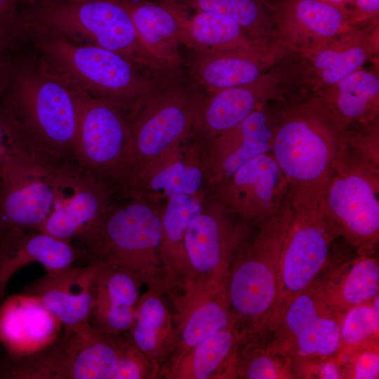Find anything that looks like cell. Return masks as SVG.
I'll return each instance as SVG.
<instances>
[{
	"instance_id": "484cf974",
	"label": "cell",
	"mask_w": 379,
	"mask_h": 379,
	"mask_svg": "<svg viewBox=\"0 0 379 379\" xmlns=\"http://www.w3.org/2000/svg\"><path fill=\"white\" fill-rule=\"evenodd\" d=\"M180 145L173 146L142 166L136 173L130 194L146 199L202 193L204 175L201 165L184 160Z\"/></svg>"
},
{
	"instance_id": "ee69618b",
	"label": "cell",
	"mask_w": 379,
	"mask_h": 379,
	"mask_svg": "<svg viewBox=\"0 0 379 379\" xmlns=\"http://www.w3.org/2000/svg\"><path fill=\"white\" fill-rule=\"evenodd\" d=\"M18 41L13 36L0 42V96L8 82Z\"/></svg>"
},
{
	"instance_id": "ab89813d",
	"label": "cell",
	"mask_w": 379,
	"mask_h": 379,
	"mask_svg": "<svg viewBox=\"0 0 379 379\" xmlns=\"http://www.w3.org/2000/svg\"><path fill=\"white\" fill-rule=\"evenodd\" d=\"M345 378L378 379L379 378V341L358 347L343 354H337Z\"/></svg>"
},
{
	"instance_id": "4316f807",
	"label": "cell",
	"mask_w": 379,
	"mask_h": 379,
	"mask_svg": "<svg viewBox=\"0 0 379 379\" xmlns=\"http://www.w3.org/2000/svg\"><path fill=\"white\" fill-rule=\"evenodd\" d=\"M205 202L203 193L176 194L167 199L161 210L160 253L171 293V300L180 293L187 271L185 237L187 226Z\"/></svg>"
},
{
	"instance_id": "836d02e7",
	"label": "cell",
	"mask_w": 379,
	"mask_h": 379,
	"mask_svg": "<svg viewBox=\"0 0 379 379\" xmlns=\"http://www.w3.org/2000/svg\"><path fill=\"white\" fill-rule=\"evenodd\" d=\"M180 41L190 51L202 53L248 48L262 42L252 39L234 20L201 11L184 19Z\"/></svg>"
},
{
	"instance_id": "9a60e30c",
	"label": "cell",
	"mask_w": 379,
	"mask_h": 379,
	"mask_svg": "<svg viewBox=\"0 0 379 379\" xmlns=\"http://www.w3.org/2000/svg\"><path fill=\"white\" fill-rule=\"evenodd\" d=\"M213 188L216 199L251 225L274 215L291 196L285 175L271 152L248 160Z\"/></svg>"
},
{
	"instance_id": "f546056e",
	"label": "cell",
	"mask_w": 379,
	"mask_h": 379,
	"mask_svg": "<svg viewBox=\"0 0 379 379\" xmlns=\"http://www.w3.org/2000/svg\"><path fill=\"white\" fill-rule=\"evenodd\" d=\"M240 335L235 326L208 336L162 373L166 379H234Z\"/></svg>"
},
{
	"instance_id": "277c9868",
	"label": "cell",
	"mask_w": 379,
	"mask_h": 379,
	"mask_svg": "<svg viewBox=\"0 0 379 379\" xmlns=\"http://www.w3.org/2000/svg\"><path fill=\"white\" fill-rule=\"evenodd\" d=\"M17 27L38 30L73 44L114 51L161 77L178 75L145 51L130 14L120 0L30 2L20 7Z\"/></svg>"
},
{
	"instance_id": "5b68a950",
	"label": "cell",
	"mask_w": 379,
	"mask_h": 379,
	"mask_svg": "<svg viewBox=\"0 0 379 379\" xmlns=\"http://www.w3.org/2000/svg\"><path fill=\"white\" fill-rule=\"evenodd\" d=\"M293 213L290 196L274 215L258 225L232 263L224 288L241 340L268 339L281 253Z\"/></svg>"
},
{
	"instance_id": "2e32d148",
	"label": "cell",
	"mask_w": 379,
	"mask_h": 379,
	"mask_svg": "<svg viewBox=\"0 0 379 379\" xmlns=\"http://www.w3.org/2000/svg\"><path fill=\"white\" fill-rule=\"evenodd\" d=\"M284 102H271L262 105L208 144V151L201 163L208 185L214 187L248 160L271 152Z\"/></svg>"
},
{
	"instance_id": "d6986e66",
	"label": "cell",
	"mask_w": 379,
	"mask_h": 379,
	"mask_svg": "<svg viewBox=\"0 0 379 379\" xmlns=\"http://www.w3.org/2000/svg\"><path fill=\"white\" fill-rule=\"evenodd\" d=\"M274 36L292 52L310 54L351 27L346 12L322 0L270 1Z\"/></svg>"
},
{
	"instance_id": "83f0119b",
	"label": "cell",
	"mask_w": 379,
	"mask_h": 379,
	"mask_svg": "<svg viewBox=\"0 0 379 379\" xmlns=\"http://www.w3.org/2000/svg\"><path fill=\"white\" fill-rule=\"evenodd\" d=\"M166 298L150 288L140 295L128 331L134 343L152 361L158 378L172 353L176 332L173 310Z\"/></svg>"
},
{
	"instance_id": "d4e9b609",
	"label": "cell",
	"mask_w": 379,
	"mask_h": 379,
	"mask_svg": "<svg viewBox=\"0 0 379 379\" xmlns=\"http://www.w3.org/2000/svg\"><path fill=\"white\" fill-rule=\"evenodd\" d=\"M114 195L86 172L67 199L48 218L40 231L55 237L81 241L100 224Z\"/></svg>"
},
{
	"instance_id": "52a82bcc",
	"label": "cell",
	"mask_w": 379,
	"mask_h": 379,
	"mask_svg": "<svg viewBox=\"0 0 379 379\" xmlns=\"http://www.w3.org/2000/svg\"><path fill=\"white\" fill-rule=\"evenodd\" d=\"M252 233V225L239 219L218 199L205 201L185 233L187 271L183 288L172 302L175 317L224 288L237 252Z\"/></svg>"
},
{
	"instance_id": "cb8c5ba5",
	"label": "cell",
	"mask_w": 379,
	"mask_h": 379,
	"mask_svg": "<svg viewBox=\"0 0 379 379\" xmlns=\"http://www.w3.org/2000/svg\"><path fill=\"white\" fill-rule=\"evenodd\" d=\"M84 248L41 231H22L0 239V305L5 299L8 282L22 267L39 263L53 272L74 266Z\"/></svg>"
},
{
	"instance_id": "44dd1931",
	"label": "cell",
	"mask_w": 379,
	"mask_h": 379,
	"mask_svg": "<svg viewBox=\"0 0 379 379\" xmlns=\"http://www.w3.org/2000/svg\"><path fill=\"white\" fill-rule=\"evenodd\" d=\"M145 51L167 69L183 74L180 32L187 9L173 0H120Z\"/></svg>"
},
{
	"instance_id": "9c48e42d",
	"label": "cell",
	"mask_w": 379,
	"mask_h": 379,
	"mask_svg": "<svg viewBox=\"0 0 379 379\" xmlns=\"http://www.w3.org/2000/svg\"><path fill=\"white\" fill-rule=\"evenodd\" d=\"M75 154L81 169L114 195H129L136 172L129 112L87 95L80 108Z\"/></svg>"
},
{
	"instance_id": "603a6c76",
	"label": "cell",
	"mask_w": 379,
	"mask_h": 379,
	"mask_svg": "<svg viewBox=\"0 0 379 379\" xmlns=\"http://www.w3.org/2000/svg\"><path fill=\"white\" fill-rule=\"evenodd\" d=\"M142 284L141 278L132 270L119 264L101 262L88 319L90 326L112 335L128 332Z\"/></svg>"
},
{
	"instance_id": "7a4b0ae2",
	"label": "cell",
	"mask_w": 379,
	"mask_h": 379,
	"mask_svg": "<svg viewBox=\"0 0 379 379\" xmlns=\"http://www.w3.org/2000/svg\"><path fill=\"white\" fill-rule=\"evenodd\" d=\"M346 130L312 94L283 103L271 153L287 180L294 208H312L322 201Z\"/></svg>"
},
{
	"instance_id": "bcb514c9",
	"label": "cell",
	"mask_w": 379,
	"mask_h": 379,
	"mask_svg": "<svg viewBox=\"0 0 379 379\" xmlns=\"http://www.w3.org/2000/svg\"><path fill=\"white\" fill-rule=\"evenodd\" d=\"M18 17H0V42L15 35Z\"/></svg>"
},
{
	"instance_id": "c3c4849f",
	"label": "cell",
	"mask_w": 379,
	"mask_h": 379,
	"mask_svg": "<svg viewBox=\"0 0 379 379\" xmlns=\"http://www.w3.org/2000/svg\"><path fill=\"white\" fill-rule=\"evenodd\" d=\"M331 5H333L347 13V9L354 0H322Z\"/></svg>"
},
{
	"instance_id": "681fc988",
	"label": "cell",
	"mask_w": 379,
	"mask_h": 379,
	"mask_svg": "<svg viewBox=\"0 0 379 379\" xmlns=\"http://www.w3.org/2000/svg\"><path fill=\"white\" fill-rule=\"evenodd\" d=\"M61 1V0H25V2L22 4V5L30 3V2H47V1Z\"/></svg>"
},
{
	"instance_id": "7402d4cb",
	"label": "cell",
	"mask_w": 379,
	"mask_h": 379,
	"mask_svg": "<svg viewBox=\"0 0 379 379\" xmlns=\"http://www.w3.org/2000/svg\"><path fill=\"white\" fill-rule=\"evenodd\" d=\"M63 326L34 296L21 293L0 305V344L8 358L34 353L58 336Z\"/></svg>"
},
{
	"instance_id": "7bdbcfd3",
	"label": "cell",
	"mask_w": 379,
	"mask_h": 379,
	"mask_svg": "<svg viewBox=\"0 0 379 379\" xmlns=\"http://www.w3.org/2000/svg\"><path fill=\"white\" fill-rule=\"evenodd\" d=\"M346 17L351 27L379 22V0H354L347 9Z\"/></svg>"
},
{
	"instance_id": "f6af8a7d",
	"label": "cell",
	"mask_w": 379,
	"mask_h": 379,
	"mask_svg": "<svg viewBox=\"0 0 379 379\" xmlns=\"http://www.w3.org/2000/svg\"><path fill=\"white\" fill-rule=\"evenodd\" d=\"M18 124L13 116L0 102V171L1 160L6 141Z\"/></svg>"
},
{
	"instance_id": "d590c367",
	"label": "cell",
	"mask_w": 379,
	"mask_h": 379,
	"mask_svg": "<svg viewBox=\"0 0 379 379\" xmlns=\"http://www.w3.org/2000/svg\"><path fill=\"white\" fill-rule=\"evenodd\" d=\"M185 8L207 11L237 22L254 40L274 38V18L269 0H173Z\"/></svg>"
},
{
	"instance_id": "30bf717a",
	"label": "cell",
	"mask_w": 379,
	"mask_h": 379,
	"mask_svg": "<svg viewBox=\"0 0 379 379\" xmlns=\"http://www.w3.org/2000/svg\"><path fill=\"white\" fill-rule=\"evenodd\" d=\"M379 167L345 142L320 202L338 237L357 254L373 255L379 239Z\"/></svg>"
},
{
	"instance_id": "1f68e13d",
	"label": "cell",
	"mask_w": 379,
	"mask_h": 379,
	"mask_svg": "<svg viewBox=\"0 0 379 379\" xmlns=\"http://www.w3.org/2000/svg\"><path fill=\"white\" fill-rule=\"evenodd\" d=\"M77 350L76 331L63 327L46 347L22 357L0 359V378L72 379Z\"/></svg>"
},
{
	"instance_id": "74e56055",
	"label": "cell",
	"mask_w": 379,
	"mask_h": 379,
	"mask_svg": "<svg viewBox=\"0 0 379 379\" xmlns=\"http://www.w3.org/2000/svg\"><path fill=\"white\" fill-rule=\"evenodd\" d=\"M379 295L371 301L347 310L343 315L338 354H343L365 344L379 341Z\"/></svg>"
},
{
	"instance_id": "4fadbf2b",
	"label": "cell",
	"mask_w": 379,
	"mask_h": 379,
	"mask_svg": "<svg viewBox=\"0 0 379 379\" xmlns=\"http://www.w3.org/2000/svg\"><path fill=\"white\" fill-rule=\"evenodd\" d=\"M203 94L184 75L167 83L130 114L135 175L145 164L191 136Z\"/></svg>"
},
{
	"instance_id": "ba28073f",
	"label": "cell",
	"mask_w": 379,
	"mask_h": 379,
	"mask_svg": "<svg viewBox=\"0 0 379 379\" xmlns=\"http://www.w3.org/2000/svg\"><path fill=\"white\" fill-rule=\"evenodd\" d=\"M115 201L98 227L80 241L90 260L124 265L148 288L171 298L161 253V211L130 194Z\"/></svg>"
},
{
	"instance_id": "ffe728a7",
	"label": "cell",
	"mask_w": 379,
	"mask_h": 379,
	"mask_svg": "<svg viewBox=\"0 0 379 379\" xmlns=\"http://www.w3.org/2000/svg\"><path fill=\"white\" fill-rule=\"evenodd\" d=\"M101 262L49 272L24 287L22 293L38 298L64 328L76 331L89 324L96 277Z\"/></svg>"
},
{
	"instance_id": "8992f818",
	"label": "cell",
	"mask_w": 379,
	"mask_h": 379,
	"mask_svg": "<svg viewBox=\"0 0 379 379\" xmlns=\"http://www.w3.org/2000/svg\"><path fill=\"white\" fill-rule=\"evenodd\" d=\"M83 173L80 167L51 166L29 152L18 125L8 137L0 171V239L40 231L69 196Z\"/></svg>"
},
{
	"instance_id": "60d3db41",
	"label": "cell",
	"mask_w": 379,
	"mask_h": 379,
	"mask_svg": "<svg viewBox=\"0 0 379 379\" xmlns=\"http://www.w3.org/2000/svg\"><path fill=\"white\" fill-rule=\"evenodd\" d=\"M345 142L379 167V119L347 126Z\"/></svg>"
},
{
	"instance_id": "5bb4252c",
	"label": "cell",
	"mask_w": 379,
	"mask_h": 379,
	"mask_svg": "<svg viewBox=\"0 0 379 379\" xmlns=\"http://www.w3.org/2000/svg\"><path fill=\"white\" fill-rule=\"evenodd\" d=\"M343 314L328 300L317 279L288 305L268 337L267 350L292 363L336 356Z\"/></svg>"
},
{
	"instance_id": "d6a6232c",
	"label": "cell",
	"mask_w": 379,
	"mask_h": 379,
	"mask_svg": "<svg viewBox=\"0 0 379 379\" xmlns=\"http://www.w3.org/2000/svg\"><path fill=\"white\" fill-rule=\"evenodd\" d=\"M175 321L176 332L174 346L159 378L164 371L175 365L208 336L235 326L225 288L183 314L175 317Z\"/></svg>"
},
{
	"instance_id": "f35d334b",
	"label": "cell",
	"mask_w": 379,
	"mask_h": 379,
	"mask_svg": "<svg viewBox=\"0 0 379 379\" xmlns=\"http://www.w3.org/2000/svg\"><path fill=\"white\" fill-rule=\"evenodd\" d=\"M119 353L112 379H155L158 373L149 358L132 340L128 331L119 335Z\"/></svg>"
},
{
	"instance_id": "e575fe53",
	"label": "cell",
	"mask_w": 379,
	"mask_h": 379,
	"mask_svg": "<svg viewBox=\"0 0 379 379\" xmlns=\"http://www.w3.org/2000/svg\"><path fill=\"white\" fill-rule=\"evenodd\" d=\"M77 350L72 379H112L119 353V335L98 331L90 324L76 330Z\"/></svg>"
},
{
	"instance_id": "4dcf8cb0",
	"label": "cell",
	"mask_w": 379,
	"mask_h": 379,
	"mask_svg": "<svg viewBox=\"0 0 379 379\" xmlns=\"http://www.w3.org/2000/svg\"><path fill=\"white\" fill-rule=\"evenodd\" d=\"M328 300L345 313L379 294V262L373 255L357 254L340 264H331L317 278Z\"/></svg>"
},
{
	"instance_id": "e0dca14e",
	"label": "cell",
	"mask_w": 379,
	"mask_h": 379,
	"mask_svg": "<svg viewBox=\"0 0 379 379\" xmlns=\"http://www.w3.org/2000/svg\"><path fill=\"white\" fill-rule=\"evenodd\" d=\"M291 52L272 38L248 48L208 53L190 51L184 65L190 79L211 93L255 81Z\"/></svg>"
},
{
	"instance_id": "7c38bea8",
	"label": "cell",
	"mask_w": 379,
	"mask_h": 379,
	"mask_svg": "<svg viewBox=\"0 0 379 379\" xmlns=\"http://www.w3.org/2000/svg\"><path fill=\"white\" fill-rule=\"evenodd\" d=\"M338 237L334 225L320 204L312 208H294L281 253L270 334L290 302L330 265L331 246Z\"/></svg>"
},
{
	"instance_id": "3957f363",
	"label": "cell",
	"mask_w": 379,
	"mask_h": 379,
	"mask_svg": "<svg viewBox=\"0 0 379 379\" xmlns=\"http://www.w3.org/2000/svg\"><path fill=\"white\" fill-rule=\"evenodd\" d=\"M17 29L55 72L89 96L117 104L129 114L176 79L157 75L105 48L73 44L32 29Z\"/></svg>"
},
{
	"instance_id": "8fae6325",
	"label": "cell",
	"mask_w": 379,
	"mask_h": 379,
	"mask_svg": "<svg viewBox=\"0 0 379 379\" xmlns=\"http://www.w3.org/2000/svg\"><path fill=\"white\" fill-rule=\"evenodd\" d=\"M304 93L301 59L292 52L253 81L204 92L197 107L191 136L208 145L262 105L271 102H286Z\"/></svg>"
},
{
	"instance_id": "8d00e7d4",
	"label": "cell",
	"mask_w": 379,
	"mask_h": 379,
	"mask_svg": "<svg viewBox=\"0 0 379 379\" xmlns=\"http://www.w3.org/2000/svg\"><path fill=\"white\" fill-rule=\"evenodd\" d=\"M267 342L261 337L239 340L234 379L294 378L292 361L283 354L269 352Z\"/></svg>"
},
{
	"instance_id": "f1b7e54d",
	"label": "cell",
	"mask_w": 379,
	"mask_h": 379,
	"mask_svg": "<svg viewBox=\"0 0 379 379\" xmlns=\"http://www.w3.org/2000/svg\"><path fill=\"white\" fill-rule=\"evenodd\" d=\"M346 126L379 119L378 65L361 67L314 93Z\"/></svg>"
},
{
	"instance_id": "b9f144b4",
	"label": "cell",
	"mask_w": 379,
	"mask_h": 379,
	"mask_svg": "<svg viewBox=\"0 0 379 379\" xmlns=\"http://www.w3.org/2000/svg\"><path fill=\"white\" fill-rule=\"evenodd\" d=\"M294 378L341 379L345 372L337 355L292 363Z\"/></svg>"
},
{
	"instance_id": "f907efd6",
	"label": "cell",
	"mask_w": 379,
	"mask_h": 379,
	"mask_svg": "<svg viewBox=\"0 0 379 379\" xmlns=\"http://www.w3.org/2000/svg\"><path fill=\"white\" fill-rule=\"evenodd\" d=\"M25 0H19L20 6Z\"/></svg>"
},
{
	"instance_id": "ac0fdd59",
	"label": "cell",
	"mask_w": 379,
	"mask_h": 379,
	"mask_svg": "<svg viewBox=\"0 0 379 379\" xmlns=\"http://www.w3.org/2000/svg\"><path fill=\"white\" fill-rule=\"evenodd\" d=\"M379 22L351 27L316 51L302 58V79L309 94L334 84L363 67L378 62Z\"/></svg>"
},
{
	"instance_id": "7dc6e473",
	"label": "cell",
	"mask_w": 379,
	"mask_h": 379,
	"mask_svg": "<svg viewBox=\"0 0 379 379\" xmlns=\"http://www.w3.org/2000/svg\"><path fill=\"white\" fill-rule=\"evenodd\" d=\"M19 11V0H0V17L15 18Z\"/></svg>"
},
{
	"instance_id": "6da1fadb",
	"label": "cell",
	"mask_w": 379,
	"mask_h": 379,
	"mask_svg": "<svg viewBox=\"0 0 379 379\" xmlns=\"http://www.w3.org/2000/svg\"><path fill=\"white\" fill-rule=\"evenodd\" d=\"M28 48L22 40L18 44L0 102L16 120L30 153L55 167H80L75 140L87 94L52 69L30 45Z\"/></svg>"
}]
</instances>
